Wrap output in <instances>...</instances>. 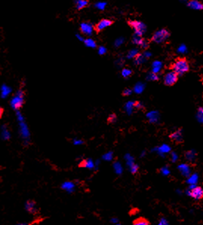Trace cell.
<instances>
[{
	"instance_id": "1",
	"label": "cell",
	"mask_w": 203,
	"mask_h": 225,
	"mask_svg": "<svg viewBox=\"0 0 203 225\" xmlns=\"http://www.w3.org/2000/svg\"><path fill=\"white\" fill-rule=\"evenodd\" d=\"M15 116L18 127V134L24 147H28L31 143V133L25 117L21 110L15 112Z\"/></svg>"
},
{
	"instance_id": "2",
	"label": "cell",
	"mask_w": 203,
	"mask_h": 225,
	"mask_svg": "<svg viewBox=\"0 0 203 225\" xmlns=\"http://www.w3.org/2000/svg\"><path fill=\"white\" fill-rule=\"evenodd\" d=\"M24 102H25V93L24 90L21 88L17 90L16 93L12 96L9 104L11 109L16 112L21 109L22 107L24 106Z\"/></svg>"
},
{
	"instance_id": "3",
	"label": "cell",
	"mask_w": 203,
	"mask_h": 225,
	"mask_svg": "<svg viewBox=\"0 0 203 225\" xmlns=\"http://www.w3.org/2000/svg\"><path fill=\"white\" fill-rule=\"evenodd\" d=\"M171 69L175 72L178 75H182L190 69V65L186 59L179 58L177 59L171 65Z\"/></svg>"
},
{
	"instance_id": "4",
	"label": "cell",
	"mask_w": 203,
	"mask_h": 225,
	"mask_svg": "<svg viewBox=\"0 0 203 225\" xmlns=\"http://www.w3.org/2000/svg\"><path fill=\"white\" fill-rule=\"evenodd\" d=\"M169 36H170V33L169 31L165 29H162V30L155 32V33L153 35L151 41L157 44H160V43L165 42L169 38Z\"/></svg>"
},
{
	"instance_id": "5",
	"label": "cell",
	"mask_w": 203,
	"mask_h": 225,
	"mask_svg": "<svg viewBox=\"0 0 203 225\" xmlns=\"http://www.w3.org/2000/svg\"><path fill=\"white\" fill-rule=\"evenodd\" d=\"M128 24L135 31V34L139 35V36H143L147 30V26L143 23L138 20H130L128 22Z\"/></svg>"
},
{
	"instance_id": "6",
	"label": "cell",
	"mask_w": 203,
	"mask_h": 225,
	"mask_svg": "<svg viewBox=\"0 0 203 225\" xmlns=\"http://www.w3.org/2000/svg\"><path fill=\"white\" fill-rule=\"evenodd\" d=\"M164 84L166 86H172L177 83L178 80V75L173 70L167 72L164 76Z\"/></svg>"
},
{
	"instance_id": "7",
	"label": "cell",
	"mask_w": 203,
	"mask_h": 225,
	"mask_svg": "<svg viewBox=\"0 0 203 225\" xmlns=\"http://www.w3.org/2000/svg\"><path fill=\"white\" fill-rule=\"evenodd\" d=\"M60 189L69 194H72L76 190V185L73 181H64L60 185Z\"/></svg>"
},
{
	"instance_id": "8",
	"label": "cell",
	"mask_w": 203,
	"mask_h": 225,
	"mask_svg": "<svg viewBox=\"0 0 203 225\" xmlns=\"http://www.w3.org/2000/svg\"><path fill=\"white\" fill-rule=\"evenodd\" d=\"M24 209L27 212L30 214H36L38 212V209L36 201L33 200H28L24 203Z\"/></svg>"
},
{
	"instance_id": "9",
	"label": "cell",
	"mask_w": 203,
	"mask_h": 225,
	"mask_svg": "<svg viewBox=\"0 0 203 225\" xmlns=\"http://www.w3.org/2000/svg\"><path fill=\"white\" fill-rule=\"evenodd\" d=\"M11 138V131L7 124L3 123L0 126V139L3 141H9Z\"/></svg>"
},
{
	"instance_id": "10",
	"label": "cell",
	"mask_w": 203,
	"mask_h": 225,
	"mask_svg": "<svg viewBox=\"0 0 203 225\" xmlns=\"http://www.w3.org/2000/svg\"><path fill=\"white\" fill-rule=\"evenodd\" d=\"M79 30L82 33L86 36H92L94 30V26L88 22H83L79 26Z\"/></svg>"
},
{
	"instance_id": "11",
	"label": "cell",
	"mask_w": 203,
	"mask_h": 225,
	"mask_svg": "<svg viewBox=\"0 0 203 225\" xmlns=\"http://www.w3.org/2000/svg\"><path fill=\"white\" fill-rule=\"evenodd\" d=\"M113 20L109 19H102L96 25L94 26V30L96 31L97 32H101L102 30H103L104 29L107 28L109 26H111L113 24Z\"/></svg>"
},
{
	"instance_id": "12",
	"label": "cell",
	"mask_w": 203,
	"mask_h": 225,
	"mask_svg": "<svg viewBox=\"0 0 203 225\" xmlns=\"http://www.w3.org/2000/svg\"><path fill=\"white\" fill-rule=\"evenodd\" d=\"M189 194L194 200H200L203 199V189L201 187H195L190 190Z\"/></svg>"
},
{
	"instance_id": "13",
	"label": "cell",
	"mask_w": 203,
	"mask_h": 225,
	"mask_svg": "<svg viewBox=\"0 0 203 225\" xmlns=\"http://www.w3.org/2000/svg\"><path fill=\"white\" fill-rule=\"evenodd\" d=\"M12 89L9 87V85L3 84L0 87V97L2 99H6L11 95Z\"/></svg>"
},
{
	"instance_id": "14",
	"label": "cell",
	"mask_w": 203,
	"mask_h": 225,
	"mask_svg": "<svg viewBox=\"0 0 203 225\" xmlns=\"http://www.w3.org/2000/svg\"><path fill=\"white\" fill-rule=\"evenodd\" d=\"M80 167L86 168L88 170H93L95 167V164L92 159L87 158V159H82L79 163Z\"/></svg>"
},
{
	"instance_id": "15",
	"label": "cell",
	"mask_w": 203,
	"mask_h": 225,
	"mask_svg": "<svg viewBox=\"0 0 203 225\" xmlns=\"http://www.w3.org/2000/svg\"><path fill=\"white\" fill-rule=\"evenodd\" d=\"M189 8L193 10H203V4L197 0H190L187 4Z\"/></svg>"
},
{
	"instance_id": "16",
	"label": "cell",
	"mask_w": 203,
	"mask_h": 225,
	"mask_svg": "<svg viewBox=\"0 0 203 225\" xmlns=\"http://www.w3.org/2000/svg\"><path fill=\"white\" fill-rule=\"evenodd\" d=\"M74 3H75L77 10H81L88 6L89 2L88 0H74Z\"/></svg>"
},
{
	"instance_id": "17",
	"label": "cell",
	"mask_w": 203,
	"mask_h": 225,
	"mask_svg": "<svg viewBox=\"0 0 203 225\" xmlns=\"http://www.w3.org/2000/svg\"><path fill=\"white\" fill-rule=\"evenodd\" d=\"M83 42L86 47L90 48H95L97 46L96 42H95L94 39H92V38H86V39H85Z\"/></svg>"
},
{
	"instance_id": "18",
	"label": "cell",
	"mask_w": 203,
	"mask_h": 225,
	"mask_svg": "<svg viewBox=\"0 0 203 225\" xmlns=\"http://www.w3.org/2000/svg\"><path fill=\"white\" fill-rule=\"evenodd\" d=\"M133 224L135 225H149L150 224V221H147V219L144 218H138L135 219V221H133Z\"/></svg>"
},
{
	"instance_id": "19",
	"label": "cell",
	"mask_w": 203,
	"mask_h": 225,
	"mask_svg": "<svg viewBox=\"0 0 203 225\" xmlns=\"http://www.w3.org/2000/svg\"><path fill=\"white\" fill-rule=\"evenodd\" d=\"M170 138L174 141V142H182V135L180 131L175 132L174 133L171 134L170 136Z\"/></svg>"
},
{
	"instance_id": "20",
	"label": "cell",
	"mask_w": 203,
	"mask_h": 225,
	"mask_svg": "<svg viewBox=\"0 0 203 225\" xmlns=\"http://www.w3.org/2000/svg\"><path fill=\"white\" fill-rule=\"evenodd\" d=\"M143 38H142V36H139V35L137 34H134L133 36V38H132V42L135 44V45H141V42H143Z\"/></svg>"
},
{
	"instance_id": "21",
	"label": "cell",
	"mask_w": 203,
	"mask_h": 225,
	"mask_svg": "<svg viewBox=\"0 0 203 225\" xmlns=\"http://www.w3.org/2000/svg\"><path fill=\"white\" fill-rule=\"evenodd\" d=\"M145 59L146 57L143 56V54H140L139 53L135 57V63L136 65H140V64H142L143 63H144Z\"/></svg>"
},
{
	"instance_id": "22",
	"label": "cell",
	"mask_w": 203,
	"mask_h": 225,
	"mask_svg": "<svg viewBox=\"0 0 203 225\" xmlns=\"http://www.w3.org/2000/svg\"><path fill=\"white\" fill-rule=\"evenodd\" d=\"M106 6H107V2H98L94 4V7L101 11H103Z\"/></svg>"
},
{
	"instance_id": "23",
	"label": "cell",
	"mask_w": 203,
	"mask_h": 225,
	"mask_svg": "<svg viewBox=\"0 0 203 225\" xmlns=\"http://www.w3.org/2000/svg\"><path fill=\"white\" fill-rule=\"evenodd\" d=\"M137 54H139V50L137 48L131 49L128 53V58H135Z\"/></svg>"
},
{
	"instance_id": "24",
	"label": "cell",
	"mask_w": 203,
	"mask_h": 225,
	"mask_svg": "<svg viewBox=\"0 0 203 225\" xmlns=\"http://www.w3.org/2000/svg\"><path fill=\"white\" fill-rule=\"evenodd\" d=\"M72 143L75 146H80V145H82L84 144V141L81 139H79L78 137H75V138L72 139Z\"/></svg>"
},
{
	"instance_id": "25",
	"label": "cell",
	"mask_w": 203,
	"mask_h": 225,
	"mask_svg": "<svg viewBox=\"0 0 203 225\" xmlns=\"http://www.w3.org/2000/svg\"><path fill=\"white\" fill-rule=\"evenodd\" d=\"M153 72L154 73H157L160 71L161 69V66H162V63L160 62L159 61H156L153 63Z\"/></svg>"
},
{
	"instance_id": "26",
	"label": "cell",
	"mask_w": 203,
	"mask_h": 225,
	"mask_svg": "<svg viewBox=\"0 0 203 225\" xmlns=\"http://www.w3.org/2000/svg\"><path fill=\"white\" fill-rule=\"evenodd\" d=\"M131 74H132V71L130 69L125 68L124 69H122V75L124 78H128V77L131 75Z\"/></svg>"
},
{
	"instance_id": "27",
	"label": "cell",
	"mask_w": 203,
	"mask_h": 225,
	"mask_svg": "<svg viewBox=\"0 0 203 225\" xmlns=\"http://www.w3.org/2000/svg\"><path fill=\"white\" fill-rule=\"evenodd\" d=\"M198 121L203 123V108H199L198 112Z\"/></svg>"
},
{
	"instance_id": "28",
	"label": "cell",
	"mask_w": 203,
	"mask_h": 225,
	"mask_svg": "<svg viewBox=\"0 0 203 225\" xmlns=\"http://www.w3.org/2000/svg\"><path fill=\"white\" fill-rule=\"evenodd\" d=\"M107 48L104 47V46H100L98 49V53L100 55H104L105 53H107Z\"/></svg>"
},
{
	"instance_id": "29",
	"label": "cell",
	"mask_w": 203,
	"mask_h": 225,
	"mask_svg": "<svg viewBox=\"0 0 203 225\" xmlns=\"http://www.w3.org/2000/svg\"><path fill=\"white\" fill-rule=\"evenodd\" d=\"M115 121H116V115H115V114H111V115H109V116L108 117V119H107V121H108L109 123H114Z\"/></svg>"
},
{
	"instance_id": "30",
	"label": "cell",
	"mask_w": 203,
	"mask_h": 225,
	"mask_svg": "<svg viewBox=\"0 0 203 225\" xmlns=\"http://www.w3.org/2000/svg\"><path fill=\"white\" fill-rule=\"evenodd\" d=\"M124 42V38H119L115 41L114 42V45L115 47H119L120 45H122V43Z\"/></svg>"
},
{
	"instance_id": "31",
	"label": "cell",
	"mask_w": 203,
	"mask_h": 225,
	"mask_svg": "<svg viewBox=\"0 0 203 225\" xmlns=\"http://www.w3.org/2000/svg\"><path fill=\"white\" fill-rule=\"evenodd\" d=\"M141 48L143 49H147L148 47H149V42H148L147 41L145 40V39H143V42H141V45H140Z\"/></svg>"
},
{
	"instance_id": "32",
	"label": "cell",
	"mask_w": 203,
	"mask_h": 225,
	"mask_svg": "<svg viewBox=\"0 0 203 225\" xmlns=\"http://www.w3.org/2000/svg\"><path fill=\"white\" fill-rule=\"evenodd\" d=\"M178 51L179 53H185L186 51V47L184 45H181L179 48H178Z\"/></svg>"
},
{
	"instance_id": "33",
	"label": "cell",
	"mask_w": 203,
	"mask_h": 225,
	"mask_svg": "<svg viewBox=\"0 0 203 225\" xmlns=\"http://www.w3.org/2000/svg\"><path fill=\"white\" fill-rule=\"evenodd\" d=\"M132 93V90L129 88H126L125 90H124V91L122 92V95L123 96H129Z\"/></svg>"
},
{
	"instance_id": "34",
	"label": "cell",
	"mask_w": 203,
	"mask_h": 225,
	"mask_svg": "<svg viewBox=\"0 0 203 225\" xmlns=\"http://www.w3.org/2000/svg\"><path fill=\"white\" fill-rule=\"evenodd\" d=\"M149 79H151V80H157L158 79V77H157V75L156 73H151L149 75Z\"/></svg>"
},
{
	"instance_id": "35",
	"label": "cell",
	"mask_w": 203,
	"mask_h": 225,
	"mask_svg": "<svg viewBox=\"0 0 203 225\" xmlns=\"http://www.w3.org/2000/svg\"><path fill=\"white\" fill-rule=\"evenodd\" d=\"M76 37L77 38V39L79 41H81V42H84V40H85V38H84L83 36H82L80 34H76Z\"/></svg>"
},
{
	"instance_id": "36",
	"label": "cell",
	"mask_w": 203,
	"mask_h": 225,
	"mask_svg": "<svg viewBox=\"0 0 203 225\" xmlns=\"http://www.w3.org/2000/svg\"><path fill=\"white\" fill-rule=\"evenodd\" d=\"M3 113H4V109L0 106V120L2 119V116H3Z\"/></svg>"
},
{
	"instance_id": "37",
	"label": "cell",
	"mask_w": 203,
	"mask_h": 225,
	"mask_svg": "<svg viewBox=\"0 0 203 225\" xmlns=\"http://www.w3.org/2000/svg\"><path fill=\"white\" fill-rule=\"evenodd\" d=\"M143 56H144V57H145L146 58L150 57V55H151V53H150V52H148V51H145V52H144V53H143Z\"/></svg>"
},
{
	"instance_id": "38",
	"label": "cell",
	"mask_w": 203,
	"mask_h": 225,
	"mask_svg": "<svg viewBox=\"0 0 203 225\" xmlns=\"http://www.w3.org/2000/svg\"><path fill=\"white\" fill-rule=\"evenodd\" d=\"M182 2H186V1H188V0H181Z\"/></svg>"
}]
</instances>
